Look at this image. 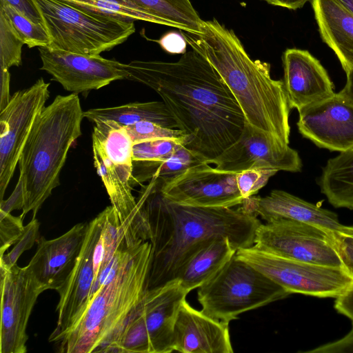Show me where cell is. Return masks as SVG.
<instances>
[{
	"mask_svg": "<svg viewBox=\"0 0 353 353\" xmlns=\"http://www.w3.org/2000/svg\"><path fill=\"white\" fill-rule=\"evenodd\" d=\"M152 245L143 241L118 248L108 276L85 311L68 330L53 339L62 353L112 352L133 310L147 290Z\"/></svg>",
	"mask_w": 353,
	"mask_h": 353,
	"instance_id": "4",
	"label": "cell"
},
{
	"mask_svg": "<svg viewBox=\"0 0 353 353\" xmlns=\"http://www.w3.org/2000/svg\"><path fill=\"white\" fill-rule=\"evenodd\" d=\"M52 49L98 55L125 42L134 21L90 14L59 0H33Z\"/></svg>",
	"mask_w": 353,
	"mask_h": 353,
	"instance_id": "7",
	"label": "cell"
},
{
	"mask_svg": "<svg viewBox=\"0 0 353 353\" xmlns=\"http://www.w3.org/2000/svg\"><path fill=\"white\" fill-rule=\"evenodd\" d=\"M12 6L32 21L43 23L41 14L33 0H0V5Z\"/></svg>",
	"mask_w": 353,
	"mask_h": 353,
	"instance_id": "42",
	"label": "cell"
},
{
	"mask_svg": "<svg viewBox=\"0 0 353 353\" xmlns=\"http://www.w3.org/2000/svg\"><path fill=\"white\" fill-rule=\"evenodd\" d=\"M183 143L177 140L159 139L133 143V161L165 160L172 157Z\"/></svg>",
	"mask_w": 353,
	"mask_h": 353,
	"instance_id": "34",
	"label": "cell"
},
{
	"mask_svg": "<svg viewBox=\"0 0 353 353\" xmlns=\"http://www.w3.org/2000/svg\"><path fill=\"white\" fill-rule=\"evenodd\" d=\"M282 62L283 82L290 109L299 112L336 93L326 70L308 51L287 49Z\"/></svg>",
	"mask_w": 353,
	"mask_h": 353,
	"instance_id": "20",
	"label": "cell"
},
{
	"mask_svg": "<svg viewBox=\"0 0 353 353\" xmlns=\"http://www.w3.org/2000/svg\"><path fill=\"white\" fill-rule=\"evenodd\" d=\"M101 214L102 227L93 255L94 280L91 298L106 279L115 254L125 241L123 229L113 207L108 206Z\"/></svg>",
	"mask_w": 353,
	"mask_h": 353,
	"instance_id": "27",
	"label": "cell"
},
{
	"mask_svg": "<svg viewBox=\"0 0 353 353\" xmlns=\"http://www.w3.org/2000/svg\"><path fill=\"white\" fill-rule=\"evenodd\" d=\"M42 66L40 70L72 93L98 90L117 80L126 79L124 63L100 54L88 55L38 47Z\"/></svg>",
	"mask_w": 353,
	"mask_h": 353,
	"instance_id": "15",
	"label": "cell"
},
{
	"mask_svg": "<svg viewBox=\"0 0 353 353\" xmlns=\"http://www.w3.org/2000/svg\"><path fill=\"white\" fill-rule=\"evenodd\" d=\"M270 5L285 8L290 10H297L302 8L310 0H263Z\"/></svg>",
	"mask_w": 353,
	"mask_h": 353,
	"instance_id": "45",
	"label": "cell"
},
{
	"mask_svg": "<svg viewBox=\"0 0 353 353\" xmlns=\"http://www.w3.org/2000/svg\"><path fill=\"white\" fill-rule=\"evenodd\" d=\"M321 39L345 74L353 70V14L336 0H310Z\"/></svg>",
	"mask_w": 353,
	"mask_h": 353,
	"instance_id": "23",
	"label": "cell"
},
{
	"mask_svg": "<svg viewBox=\"0 0 353 353\" xmlns=\"http://www.w3.org/2000/svg\"><path fill=\"white\" fill-rule=\"evenodd\" d=\"M180 32L220 74L245 121L289 144L290 108L283 81L271 77L270 65L253 60L236 34L215 19L203 21L199 32Z\"/></svg>",
	"mask_w": 353,
	"mask_h": 353,
	"instance_id": "3",
	"label": "cell"
},
{
	"mask_svg": "<svg viewBox=\"0 0 353 353\" xmlns=\"http://www.w3.org/2000/svg\"><path fill=\"white\" fill-rule=\"evenodd\" d=\"M161 48L170 54H183L186 52L187 41L183 34L177 32H169L156 40Z\"/></svg>",
	"mask_w": 353,
	"mask_h": 353,
	"instance_id": "40",
	"label": "cell"
},
{
	"mask_svg": "<svg viewBox=\"0 0 353 353\" xmlns=\"http://www.w3.org/2000/svg\"><path fill=\"white\" fill-rule=\"evenodd\" d=\"M290 294L236 254L197 291L201 312L228 323Z\"/></svg>",
	"mask_w": 353,
	"mask_h": 353,
	"instance_id": "8",
	"label": "cell"
},
{
	"mask_svg": "<svg viewBox=\"0 0 353 353\" xmlns=\"http://www.w3.org/2000/svg\"><path fill=\"white\" fill-rule=\"evenodd\" d=\"M133 143L159 139H169L181 141L185 147L190 137L179 129L168 128L150 121H140L124 126Z\"/></svg>",
	"mask_w": 353,
	"mask_h": 353,
	"instance_id": "33",
	"label": "cell"
},
{
	"mask_svg": "<svg viewBox=\"0 0 353 353\" xmlns=\"http://www.w3.org/2000/svg\"><path fill=\"white\" fill-rule=\"evenodd\" d=\"M340 92L353 103V70L346 73V83Z\"/></svg>",
	"mask_w": 353,
	"mask_h": 353,
	"instance_id": "46",
	"label": "cell"
},
{
	"mask_svg": "<svg viewBox=\"0 0 353 353\" xmlns=\"http://www.w3.org/2000/svg\"><path fill=\"white\" fill-rule=\"evenodd\" d=\"M0 352L25 353L28 320L38 296L46 290L26 266L0 268Z\"/></svg>",
	"mask_w": 353,
	"mask_h": 353,
	"instance_id": "13",
	"label": "cell"
},
{
	"mask_svg": "<svg viewBox=\"0 0 353 353\" xmlns=\"http://www.w3.org/2000/svg\"><path fill=\"white\" fill-rule=\"evenodd\" d=\"M126 79L161 98L190 137L185 146L205 160L215 159L241 136L245 119L235 97L212 64L194 50L176 61H132Z\"/></svg>",
	"mask_w": 353,
	"mask_h": 353,
	"instance_id": "1",
	"label": "cell"
},
{
	"mask_svg": "<svg viewBox=\"0 0 353 353\" xmlns=\"http://www.w3.org/2000/svg\"><path fill=\"white\" fill-rule=\"evenodd\" d=\"M161 19L165 25L179 30L199 32L203 20L190 0H121Z\"/></svg>",
	"mask_w": 353,
	"mask_h": 353,
	"instance_id": "28",
	"label": "cell"
},
{
	"mask_svg": "<svg viewBox=\"0 0 353 353\" xmlns=\"http://www.w3.org/2000/svg\"><path fill=\"white\" fill-rule=\"evenodd\" d=\"M296 124L319 148L339 152L353 148V103L340 91L299 111Z\"/></svg>",
	"mask_w": 353,
	"mask_h": 353,
	"instance_id": "16",
	"label": "cell"
},
{
	"mask_svg": "<svg viewBox=\"0 0 353 353\" xmlns=\"http://www.w3.org/2000/svg\"><path fill=\"white\" fill-rule=\"evenodd\" d=\"M137 199L150 231L152 260L147 290L179 279L192 256L216 236L228 237L238 250L254 245L261 222L241 207L184 205L165 198L152 181Z\"/></svg>",
	"mask_w": 353,
	"mask_h": 353,
	"instance_id": "2",
	"label": "cell"
},
{
	"mask_svg": "<svg viewBox=\"0 0 353 353\" xmlns=\"http://www.w3.org/2000/svg\"><path fill=\"white\" fill-rule=\"evenodd\" d=\"M90 14L126 21L165 23L150 13L121 0H59Z\"/></svg>",
	"mask_w": 353,
	"mask_h": 353,
	"instance_id": "30",
	"label": "cell"
},
{
	"mask_svg": "<svg viewBox=\"0 0 353 353\" xmlns=\"http://www.w3.org/2000/svg\"><path fill=\"white\" fill-rule=\"evenodd\" d=\"M101 227L102 216L99 213L88 223L85 239L76 265L65 284L58 291L57 323L50 335V342L70 327L90 302L94 280L93 255Z\"/></svg>",
	"mask_w": 353,
	"mask_h": 353,
	"instance_id": "17",
	"label": "cell"
},
{
	"mask_svg": "<svg viewBox=\"0 0 353 353\" xmlns=\"http://www.w3.org/2000/svg\"><path fill=\"white\" fill-rule=\"evenodd\" d=\"M236 256L291 294L319 298H337L353 285V278L343 267L316 265L291 260L254 245L239 249Z\"/></svg>",
	"mask_w": 353,
	"mask_h": 353,
	"instance_id": "9",
	"label": "cell"
},
{
	"mask_svg": "<svg viewBox=\"0 0 353 353\" xmlns=\"http://www.w3.org/2000/svg\"><path fill=\"white\" fill-rule=\"evenodd\" d=\"M172 350L181 353H233L229 323L194 309L185 299L174 326Z\"/></svg>",
	"mask_w": 353,
	"mask_h": 353,
	"instance_id": "21",
	"label": "cell"
},
{
	"mask_svg": "<svg viewBox=\"0 0 353 353\" xmlns=\"http://www.w3.org/2000/svg\"><path fill=\"white\" fill-rule=\"evenodd\" d=\"M333 234L343 265L353 278V226L343 225Z\"/></svg>",
	"mask_w": 353,
	"mask_h": 353,
	"instance_id": "38",
	"label": "cell"
},
{
	"mask_svg": "<svg viewBox=\"0 0 353 353\" xmlns=\"http://www.w3.org/2000/svg\"><path fill=\"white\" fill-rule=\"evenodd\" d=\"M83 112L77 94L57 95L37 118L19 159L25 203L32 219L60 184V173L72 143L81 135Z\"/></svg>",
	"mask_w": 353,
	"mask_h": 353,
	"instance_id": "5",
	"label": "cell"
},
{
	"mask_svg": "<svg viewBox=\"0 0 353 353\" xmlns=\"http://www.w3.org/2000/svg\"><path fill=\"white\" fill-rule=\"evenodd\" d=\"M39 223L36 218L24 227V230L14 243L12 250L0 257V268L10 269L17 265L20 256L30 249L39 239Z\"/></svg>",
	"mask_w": 353,
	"mask_h": 353,
	"instance_id": "35",
	"label": "cell"
},
{
	"mask_svg": "<svg viewBox=\"0 0 353 353\" xmlns=\"http://www.w3.org/2000/svg\"><path fill=\"white\" fill-rule=\"evenodd\" d=\"M318 184L334 208L353 210V148L327 161Z\"/></svg>",
	"mask_w": 353,
	"mask_h": 353,
	"instance_id": "26",
	"label": "cell"
},
{
	"mask_svg": "<svg viewBox=\"0 0 353 353\" xmlns=\"http://www.w3.org/2000/svg\"><path fill=\"white\" fill-rule=\"evenodd\" d=\"M352 329L344 337L336 341L324 344L306 353H350L353 352V321Z\"/></svg>",
	"mask_w": 353,
	"mask_h": 353,
	"instance_id": "39",
	"label": "cell"
},
{
	"mask_svg": "<svg viewBox=\"0 0 353 353\" xmlns=\"http://www.w3.org/2000/svg\"><path fill=\"white\" fill-rule=\"evenodd\" d=\"M1 71V94L0 111L6 107L11 97L10 94V74L8 70L0 69Z\"/></svg>",
	"mask_w": 353,
	"mask_h": 353,
	"instance_id": "44",
	"label": "cell"
},
{
	"mask_svg": "<svg viewBox=\"0 0 353 353\" xmlns=\"http://www.w3.org/2000/svg\"><path fill=\"white\" fill-rule=\"evenodd\" d=\"M0 9L3 11L14 30L25 45L30 48L48 47L50 40L43 23L32 21L10 5H0Z\"/></svg>",
	"mask_w": 353,
	"mask_h": 353,
	"instance_id": "31",
	"label": "cell"
},
{
	"mask_svg": "<svg viewBox=\"0 0 353 353\" xmlns=\"http://www.w3.org/2000/svg\"><path fill=\"white\" fill-rule=\"evenodd\" d=\"M190 292L179 279L145 290L142 299L130 314L147 332L152 353H170L177 314Z\"/></svg>",
	"mask_w": 353,
	"mask_h": 353,
	"instance_id": "18",
	"label": "cell"
},
{
	"mask_svg": "<svg viewBox=\"0 0 353 353\" xmlns=\"http://www.w3.org/2000/svg\"><path fill=\"white\" fill-rule=\"evenodd\" d=\"M206 162L218 171L233 174L253 168L298 172L303 165L298 152L289 144L247 122L236 142Z\"/></svg>",
	"mask_w": 353,
	"mask_h": 353,
	"instance_id": "14",
	"label": "cell"
},
{
	"mask_svg": "<svg viewBox=\"0 0 353 353\" xmlns=\"http://www.w3.org/2000/svg\"><path fill=\"white\" fill-rule=\"evenodd\" d=\"M150 181L165 198L181 205L233 208L243 201L236 185V174L218 171L206 161L172 178Z\"/></svg>",
	"mask_w": 353,
	"mask_h": 353,
	"instance_id": "12",
	"label": "cell"
},
{
	"mask_svg": "<svg viewBox=\"0 0 353 353\" xmlns=\"http://www.w3.org/2000/svg\"><path fill=\"white\" fill-rule=\"evenodd\" d=\"M334 307L337 312L353 321V285L336 298Z\"/></svg>",
	"mask_w": 353,
	"mask_h": 353,
	"instance_id": "43",
	"label": "cell"
},
{
	"mask_svg": "<svg viewBox=\"0 0 353 353\" xmlns=\"http://www.w3.org/2000/svg\"><path fill=\"white\" fill-rule=\"evenodd\" d=\"M50 83L39 79L30 88L13 94L0 111V199L3 200L23 145L50 97Z\"/></svg>",
	"mask_w": 353,
	"mask_h": 353,
	"instance_id": "11",
	"label": "cell"
},
{
	"mask_svg": "<svg viewBox=\"0 0 353 353\" xmlns=\"http://www.w3.org/2000/svg\"><path fill=\"white\" fill-rule=\"evenodd\" d=\"M25 203V194L22 181L19 178L18 182L11 195L1 201L0 212L8 214L14 210H23Z\"/></svg>",
	"mask_w": 353,
	"mask_h": 353,
	"instance_id": "41",
	"label": "cell"
},
{
	"mask_svg": "<svg viewBox=\"0 0 353 353\" xmlns=\"http://www.w3.org/2000/svg\"><path fill=\"white\" fill-rule=\"evenodd\" d=\"M341 6L353 14V0H336Z\"/></svg>",
	"mask_w": 353,
	"mask_h": 353,
	"instance_id": "47",
	"label": "cell"
},
{
	"mask_svg": "<svg viewBox=\"0 0 353 353\" xmlns=\"http://www.w3.org/2000/svg\"><path fill=\"white\" fill-rule=\"evenodd\" d=\"M226 236H216L198 250L185 265L179 279L185 290L200 288L213 278L236 254Z\"/></svg>",
	"mask_w": 353,
	"mask_h": 353,
	"instance_id": "24",
	"label": "cell"
},
{
	"mask_svg": "<svg viewBox=\"0 0 353 353\" xmlns=\"http://www.w3.org/2000/svg\"><path fill=\"white\" fill-rule=\"evenodd\" d=\"M254 245L291 260L343 267L333 232L310 223L285 219L261 223Z\"/></svg>",
	"mask_w": 353,
	"mask_h": 353,
	"instance_id": "10",
	"label": "cell"
},
{
	"mask_svg": "<svg viewBox=\"0 0 353 353\" xmlns=\"http://www.w3.org/2000/svg\"><path fill=\"white\" fill-rule=\"evenodd\" d=\"M276 172L274 170L253 168L236 173V185L241 196L244 199L256 194Z\"/></svg>",
	"mask_w": 353,
	"mask_h": 353,
	"instance_id": "36",
	"label": "cell"
},
{
	"mask_svg": "<svg viewBox=\"0 0 353 353\" xmlns=\"http://www.w3.org/2000/svg\"><path fill=\"white\" fill-rule=\"evenodd\" d=\"M94 165L105 188L128 245L150 241L148 221L132 194L133 143L124 126L108 120L94 123Z\"/></svg>",
	"mask_w": 353,
	"mask_h": 353,
	"instance_id": "6",
	"label": "cell"
},
{
	"mask_svg": "<svg viewBox=\"0 0 353 353\" xmlns=\"http://www.w3.org/2000/svg\"><path fill=\"white\" fill-rule=\"evenodd\" d=\"M23 45L8 17L0 9V69L8 70L21 64Z\"/></svg>",
	"mask_w": 353,
	"mask_h": 353,
	"instance_id": "32",
	"label": "cell"
},
{
	"mask_svg": "<svg viewBox=\"0 0 353 353\" xmlns=\"http://www.w3.org/2000/svg\"><path fill=\"white\" fill-rule=\"evenodd\" d=\"M245 212L265 222L285 219L317 225L332 232L343 227L336 213L306 201L288 192L273 190L265 196H251L241 206Z\"/></svg>",
	"mask_w": 353,
	"mask_h": 353,
	"instance_id": "22",
	"label": "cell"
},
{
	"mask_svg": "<svg viewBox=\"0 0 353 353\" xmlns=\"http://www.w3.org/2000/svg\"><path fill=\"white\" fill-rule=\"evenodd\" d=\"M84 118L97 123L112 120L122 126L150 121L168 128L179 129L176 121L163 101L130 103L122 105L97 108L83 112Z\"/></svg>",
	"mask_w": 353,
	"mask_h": 353,
	"instance_id": "25",
	"label": "cell"
},
{
	"mask_svg": "<svg viewBox=\"0 0 353 353\" xmlns=\"http://www.w3.org/2000/svg\"><path fill=\"white\" fill-rule=\"evenodd\" d=\"M88 223L76 224L54 239L37 240V250L26 267L46 290L58 292L68 280L80 255Z\"/></svg>",
	"mask_w": 353,
	"mask_h": 353,
	"instance_id": "19",
	"label": "cell"
},
{
	"mask_svg": "<svg viewBox=\"0 0 353 353\" xmlns=\"http://www.w3.org/2000/svg\"><path fill=\"white\" fill-rule=\"evenodd\" d=\"M23 219L21 215L14 216L11 213L0 212V257L22 234L25 227Z\"/></svg>",
	"mask_w": 353,
	"mask_h": 353,
	"instance_id": "37",
	"label": "cell"
},
{
	"mask_svg": "<svg viewBox=\"0 0 353 353\" xmlns=\"http://www.w3.org/2000/svg\"><path fill=\"white\" fill-rule=\"evenodd\" d=\"M203 161L206 160L184 146L165 160L133 161L132 186L141 185L154 178H172Z\"/></svg>",
	"mask_w": 353,
	"mask_h": 353,
	"instance_id": "29",
	"label": "cell"
}]
</instances>
